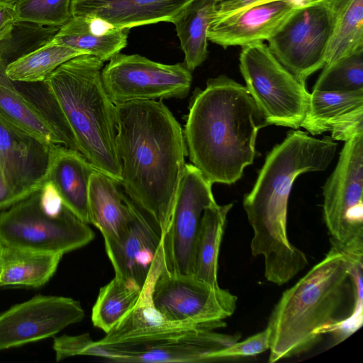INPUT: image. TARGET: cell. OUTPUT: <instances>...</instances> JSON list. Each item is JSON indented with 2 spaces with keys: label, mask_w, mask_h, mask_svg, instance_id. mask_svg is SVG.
Listing matches in <instances>:
<instances>
[{
  "label": "cell",
  "mask_w": 363,
  "mask_h": 363,
  "mask_svg": "<svg viewBox=\"0 0 363 363\" xmlns=\"http://www.w3.org/2000/svg\"><path fill=\"white\" fill-rule=\"evenodd\" d=\"M7 4H14L18 0H1Z\"/></svg>",
  "instance_id": "40"
},
{
  "label": "cell",
  "mask_w": 363,
  "mask_h": 363,
  "mask_svg": "<svg viewBox=\"0 0 363 363\" xmlns=\"http://www.w3.org/2000/svg\"><path fill=\"white\" fill-rule=\"evenodd\" d=\"M212 184L192 164H186L170 223L162 236L165 269L192 274L194 245L204 211L216 203Z\"/></svg>",
  "instance_id": "13"
},
{
  "label": "cell",
  "mask_w": 363,
  "mask_h": 363,
  "mask_svg": "<svg viewBox=\"0 0 363 363\" xmlns=\"http://www.w3.org/2000/svg\"><path fill=\"white\" fill-rule=\"evenodd\" d=\"M239 334L229 335L200 328L174 342L135 354L126 362H204L213 361L215 352L239 340Z\"/></svg>",
  "instance_id": "24"
},
{
  "label": "cell",
  "mask_w": 363,
  "mask_h": 363,
  "mask_svg": "<svg viewBox=\"0 0 363 363\" xmlns=\"http://www.w3.org/2000/svg\"><path fill=\"white\" fill-rule=\"evenodd\" d=\"M3 2H4V1H3L0 0V3H3Z\"/></svg>",
  "instance_id": "41"
},
{
  "label": "cell",
  "mask_w": 363,
  "mask_h": 363,
  "mask_svg": "<svg viewBox=\"0 0 363 363\" xmlns=\"http://www.w3.org/2000/svg\"><path fill=\"white\" fill-rule=\"evenodd\" d=\"M352 285L347 262L335 246L281 295L269 315V362L311 348L338 313Z\"/></svg>",
  "instance_id": "5"
},
{
  "label": "cell",
  "mask_w": 363,
  "mask_h": 363,
  "mask_svg": "<svg viewBox=\"0 0 363 363\" xmlns=\"http://www.w3.org/2000/svg\"><path fill=\"white\" fill-rule=\"evenodd\" d=\"M143 289L117 277L102 286L91 311L93 325L108 332L140 300Z\"/></svg>",
  "instance_id": "29"
},
{
  "label": "cell",
  "mask_w": 363,
  "mask_h": 363,
  "mask_svg": "<svg viewBox=\"0 0 363 363\" xmlns=\"http://www.w3.org/2000/svg\"><path fill=\"white\" fill-rule=\"evenodd\" d=\"M50 147L0 113V211L41 189Z\"/></svg>",
  "instance_id": "14"
},
{
  "label": "cell",
  "mask_w": 363,
  "mask_h": 363,
  "mask_svg": "<svg viewBox=\"0 0 363 363\" xmlns=\"http://www.w3.org/2000/svg\"><path fill=\"white\" fill-rule=\"evenodd\" d=\"M269 125L245 86L226 75L194 92L184 137L191 164L212 184H232L256 156L259 129Z\"/></svg>",
  "instance_id": "3"
},
{
  "label": "cell",
  "mask_w": 363,
  "mask_h": 363,
  "mask_svg": "<svg viewBox=\"0 0 363 363\" xmlns=\"http://www.w3.org/2000/svg\"><path fill=\"white\" fill-rule=\"evenodd\" d=\"M72 1H74V0H72Z\"/></svg>",
  "instance_id": "42"
},
{
  "label": "cell",
  "mask_w": 363,
  "mask_h": 363,
  "mask_svg": "<svg viewBox=\"0 0 363 363\" xmlns=\"http://www.w3.org/2000/svg\"><path fill=\"white\" fill-rule=\"evenodd\" d=\"M337 144L331 137L313 138L299 130L267 155L243 207L253 230L250 249L254 257L263 256L265 279L281 286L308 265L306 254L292 245L287 235V207L296 177L327 169Z\"/></svg>",
  "instance_id": "2"
},
{
  "label": "cell",
  "mask_w": 363,
  "mask_h": 363,
  "mask_svg": "<svg viewBox=\"0 0 363 363\" xmlns=\"http://www.w3.org/2000/svg\"><path fill=\"white\" fill-rule=\"evenodd\" d=\"M102 82L111 101L120 104L134 101L185 98L192 75L184 63L167 65L138 54L118 52L101 70Z\"/></svg>",
  "instance_id": "10"
},
{
  "label": "cell",
  "mask_w": 363,
  "mask_h": 363,
  "mask_svg": "<svg viewBox=\"0 0 363 363\" xmlns=\"http://www.w3.org/2000/svg\"><path fill=\"white\" fill-rule=\"evenodd\" d=\"M298 1L301 4H304L312 3V2H315V1H320V0H298Z\"/></svg>",
  "instance_id": "39"
},
{
  "label": "cell",
  "mask_w": 363,
  "mask_h": 363,
  "mask_svg": "<svg viewBox=\"0 0 363 363\" xmlns=\"http://www.w3.org/2000/svg\"><path fill=\"white\" fill-rule=\"evenodd\" d=\"M15 22L13 5L0 3V43L10 37Z\"/></svg>",
  "instance_id": "37"
},
{
  "label": "cell",
  "mask_w": 363,
  "mask_h": 363,
  "mask_svg": "<svg viewBox=\"0 0 363 363\" xmlns=\"http://www.w3.org/2000/svg\"><path fill=\"white\" fill-rule=\"evenodd\" d=\"M60 27L16 21L10 37L0 43V55L9 63L47 43Z\"/></svg>",
  "instance_id": "32"
},
{
  "label": "cell",
  "mask_w": 363,
  "mask_h": 363,
  "mask_svg": "<svg viewBox=\"0 0 363 363\" xmlns=\"http://www.w3.org/2000/svg\"><path fill=\"white\" fill-rule=\"evenodd\" d=\"M128 229L118 240H104L115 276L141 289L164 267L162 236L153 223L128 196Z\"/></svg>",
  "instance_id": "16"
},
{
  "label": "cell",
  "mask_w": 363,
  "mask_h": 363,
  "mask_svg": "<svg viewBox=\"0 0 363 363\" xmlns=\"http://www.w3.org/2000/svg\"><path fill=\"white\" fill-rule=\"evenodd\" d=\"M322 69L313 91L363 90V50L325 65Z\"/></svg>",
  "instance_id": "31"
},
{
  "label": "cell",
  "mask_w": 363,
  "mask_h": 363,
  "mask_svg": "<svg viewBox=\"0 0 363 363\" xmlns=\"http://www.w3.org/2000/svg\"><path fill=\"white\" fill-rule=\"evenodd\" d=\"M239 62L245 87L268 125L300 128L309 104L306 82L285 68L263 41L242 46Z\"/></svg>",
  "instance_id": "7"
},
{
  "label": "cell",
  "mask_w": 363,
  "mask_h": 363,
  "mask_svg": "<svg viewBox=\"0 0 363 363\" xmlns=\"http://www.w3.org/2000/svg\"><path fill=\"white\" fill-rule=\"evenodd\" d=\"M72 0H18L15 21L60 27L72 17Z\"/></svg>",
  "instance_id": "34"
},
{
  "label": "cell",
  "mask_w": 363,
  "mask_h": 363,
  "mask_svg": "<svg viewBox=\"0 0 363 363\" xmlns=\"http://www.w3.org/2000/svg\"><path fill=\"white\" fill-rule=\"evenodd\" d=\"M116 121L119 184L163 236L186 164L183 130L162 100L117 104Z\"/></svg>",
  "instance_id": "1"
},
{
  "label": "cell",
  "mask_w": 363,
  "mask_h": 363,
  "mask_svg": "<svg viewBox=\"0 0 363 363\" xmlns=\"http://www.w3.org/2000/svg\"><path fill=\"white\" fill-rule=\"evenodd\" d=\"M363 50V0H348L342 9L329 41L325 63Z\"/></svg>",
  "instance_id": "30"
},
{
  "label": "cell",
  "mask_w": 363,
  "mask_h": 363,
  "mask_svg": "<svg viewBox=\"0 0 363 363\" xmlns=\"http://www.w3.org/2000/svg\"><path fill=\"white\" fill-rule=\"evenodd\" d=\"M348 0H320L299 6L268 41L278 61L299 80L325 63L338 16Z\"/></svg>",
  "instance_id": "8"
},
{
  "label": "cell",
  "mask_w": 363,
  "mask_h": 363,
  "mask_svg": "<svg viewBox=\"0 0 363 363\" xmlns=\"http://www.w3.org/2000/svg\"><path fill=\"white\" fill-rule=\"evenodd\" d=\"M129 29L119 28L93 14L72 16L51 40L108 61L128 44Z\"/></svg>",
  "instance_id": "22"
},
{
  "label": "cell",
  "mask_w": 363,
  "mask_h": 363,
  "mask_svg": "<svg viewBox=\"0 0 363 363\" xmlns=\"http://www.w3.org/2000/svg\"><path fill=\"white\" fill-rule=\"evenodd\" d=\"M216 0H194L173 21L184 65L192 72L207 59V32L215 9Z\"/></svg>",
  "instance_id": "27"
},
{
  "label": "cell",
  "mask_w": 363,
  "mask_h": 363,
  "mask_svg": "<svg viewBox=\"0 0 363 363\" xmlns=\"http://www.w3.org/2000/svg\"><path fill=\"white\" fill-rule=\"evenodd\" d=\"M301 127L313 135L331 133L334 140L349 141L363 134V90L313 91Z\"/></svg>",
  "instance_id": "18"
},
{
  "label": "cell",
  "mask_w": 363,
  "mask_h": 363,
  "mask_svg": "<svg viewBox=\"0 0 363 363\" xmlns=\"http://www.w3.org/2000/svg\"><path fill=\"white\" fill-rule=\"evenodd\" d=\"M52 349L56 362L77 355L96 356L97 347L88 333L78 335H63L55 337Z\"/></svg>",
  "instance_id": "36"
},
{
  "label": "cell",
  "mask_w": 363,
  "mask_h": 363,
  "mask_svg": "<svg viewBox=\"0 0 363 363\" xmlns=\"http://www.w3.org/2000/svg\"><path fill=\"white\" fill-rule=\"evenodd\" d=\"M255 0H216L213 18H218L242 9ZM211 18V19H212Z\"/></svg>",
  "instance_id": "38"
},
{
  "label": "cell",
  "mask_w": 363,
  "mask_h": 363,
  "mask_svg": "<svg viewBox=\"0 0 363 363\" xmlns=\"http://www.w3.org/2000/svg\"><path fill=\"white\" fill-rule=\"evenodd\" d=\"M94 170L78 150L63 145L50 146L47 181L53 184L64 205L86 223L89 182Z\"/></svg>",
  "instance_id": "21"
},
{
  "label": "cell",
  "mask_w": 363,
  "mask_h": 363,
  "mask_svg": "<svg viewBox=\"0 0 363 363\" xmlns=\"http://www.w3.org/2000/svg\"><path fill=\"white\" fill-rule=\"evenodd\" d=\"M301 4L270 0L211 19L208 40L223 48L268 40Z\"/></svg>",
  "instance_id": "17"
},
{
  "label": "cell",
  "mask_w": 363,
  "mask_h": 363,
  "mask_svg": "<svg viewBox=\"0 0 363 363\" xmlns=\"http://www.w3.org/2000/svg\"><path fill=\"white\" fill-rule=\"evenodd\" d=\"M154 306L167 318L180 323L226 325L223 320L232 315L238 298L220 286H213L193 274L168 272L164 268L151 289Z\"/></svg>",
  "instance_id": "11"
},
{
  "label": "cell",
  "mask_w": 363,
  "mask_h": 363,
  "mask_svg": "<svg viewBox=\"0 0 363 363\" xmlns=\"http://www.w3.org/2000/svg\"><path fill=\"white\" fill-rule=\"evenodd\" d=\"M118 184L96 169L90 178L89 223L99 230L104 240H118L128 229V209Z\"/></svg>",
  "instance_id": "23"
},
{
  "label": "cell",
  "mask_w": 363,
  "mask_h": 363,
  "mask_svg": "<svg viewBox=\"0 0 363 363\" xmlns=\"http://www.w3.org/2000/svg\"><path fill=\"white\" fill-rule=\"evenodd\" d=\"M269 348V331L267 328L245 340L236 341L213 354V361L222 359L247 357L261 354Z\"/></svg>",
  "instance_id": "35"
},
{
  "label": "cell",
  "mask_w": 363,
  "mask_h": 363,
  "mask_svg": "<svg viewBox=\"0 0 363 363\" xmlns=\"http://www.w3.org/2000/svg\"><path fill=\"white\" fill-rule=\"evenodd\" d=\"M340 252L347 262L354 302L352 313L347 318L333 323L323 332V334L333 333L337 335V343L359 329L363 321V252Z\"/></svg>",
  "instance_id": "33"
},
{
  "label": "cell",
  "mask_w": 363,
  "mask_h": 363,
  "mask_svg": "<svg viewBox=\"0 0 363 363\" xmlns=\"http://www.w3.org/2000/svg\"><path fill=\"white\" fill-rule=\"evenodd\" d=\"M83 52L53 43L43 46L7 64L6 72L15 82L40 83L59 66Z\"/></svg>",
  "instance_id": "28"
},
{
  "label": "cell",
  "mask_w": 363,
  "mask_h": 363,
  "mask_svg": "<svg viewBox=\"0 0 363 363\" xmlns=\"http://www.w3.org/2000/svg\"><path fill=\"white\" fill-rule=\"evenodd\" d=\"M7 64L0 55V113L47 145H63L77 150L45 111L9 77L6 72Z\"/></svg>",
  "instance_id": "20"
},
{
  "label": "cell",
  "mask_w": 363,
  "mask_h": 363,
  "mask_svg": "<svg viewBox=\"0 0 363 363\" xmlns=\"http://www.w3.org/2000/svg\"><path fill=\"white\" fill-rule=\"evenodd\" d=\"M155 278L150 279L143 288L136 303L104 338L96 341L105 358L126 362L130 356L176 341L188 333L200 328L214 330L208 325H194L167 318L153 305L151 289Z\"/></svg>",
  "instance_id": "12"
},
{
  "label": "cell",
  "mask_w": 363,
  "mask_h": 363,
  "mask_svg": "<svg viewBox=\"0 0 363 363\" xmlns=\"http://www.w3.org/2000/svg\"><path fill=\"white\" fill-rule=\"evenodd\" d=\"M62 256L0 244V287H41L52 277Z\"/></svg>",
  "instance_id": "25"
},
{
  "label": "cell",
  "mask_w": 363,
  "mask_h": 363,
  "mask_svg": "<svg viewBox=\"0 0 363 363\" xmlns=\"http://www.w3.org/2000/svg\"><path fill=\"white\" fill-rule=\"evenodd\" d=\"M94 238L88 223L66 206L59 211L45 208L40 190L0 211V244L25 250L64 255Z\"/></svg>",
  "instance_id": "6"
},
{
  "label": "cell",
  "mask_w": 363,
  "mask_h": 363,
  "mask_svg": "<svg viewBox=\"0 0 363 363\" xmlns=\"http://www.w3.org/2000/svg\"><path fill=\"white\" fill-rule=\"evenodd\" d=\"M194 0H74L72 16L93 14L119 28L172 23Z\"/></svg>",
  "instance_id": "19"
},
{
  "label": "cell",
  "mask_w": 363,
  "mask_h": 363,
  "mask_svg": "<svg viewBox=\"0 0 363 363\" xmlns=\"http://www.w3.org/2000/svg\"><path fill=\"white\" fill-rule=\"evenodd\" d=\"M233 203H217L204 211L193 251L192 274L213 286L218 282V255L227 216Z\"/></svg>",
  "instance_id": "26"
},
{
  "label": "cell",
  "mask_w": 363,
  "mask_h": 363,
  "mask_svg": "<svg viewBox=\"0 0 363 363\" xmlns=\"http://www.w3.org/2000/svg\"><path fill=\"white\" fill-rule=\"evenodd\" d=\"M363 134L345 142L323 186V218L330 243L363 252Z\"/></svg>",
  "instance_id": "9"
},
{
  "label": "cell",
  "mask_w": 363,
  "mask_h": 363,
  "mask_svg": "<svg viewBox=\"0 0 363 363\" xmlns=\"http://www.w3.org/2000/svg\"><path fill=\"white\" fill-rule=\"evenodd\" d=\"M104 62L89 54L70 59L41 82L48 115L95 169L118 183L116 105L101 78Z\"/></svg>",
  "instance_id": "4"
},
{
  "label": "cell",
  "mask_w": 363,
  "mask_h": 363,
  "mask_svg": "<svg viewBox=\"0 0 363 363\" xmlns=\"http://www.w3.org/2000/svg\"><path fill=\"white\" fill-rule=\"evenodd\" d=\"M84 317L80 303L73 298L37 295L0 314V350L52 337Z\"/></svg>",
  "instance_id": "15"
}]
</instances>
